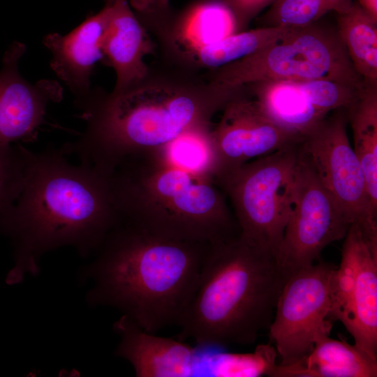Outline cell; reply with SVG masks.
<instances>
[{
  "label": "cell",
  "instance_id": "cell-1",
  "mask_svg": "<svg viewBox=\"0 0 377 377\" xmlns=\"http://www.w3.org/2000/svg\"><path fill=\"white\" fill-rule=\"evenodd\" d=\"M120 221L107 177L70 163L61 147L30 151L24 188L0 221L14 256L6 283L37 273L40 257L52 250L72 246L88 255Z\"/></svg>",
  "mask_w": 377,
  "mask_h": 377
},
{
  "label": "cell",
  "instance_id": "cell-2",
  "mask_svg": "<svg viewBox=\"0 0 377 377\" xmlns=\"http://www.w3.org/2000/svg\"><path fill=\"white\" fill-rule=\"evenodd\" d=\"M239 92L172 66L161 73L149 69L145 78L124 90L93 91L79 108L84 131L61 147L66 156L109 175L136 150L165 146L187 129L206 124Z\"/></svg>",
  "mask_w": 377,
  "mask_h": 377
},
{
  "label": "cell",
  "instance_id": "cell-3",
  "mask_svg": "<svg viewBox=\"0 0 377 377\" xmlns=\"http://www.w3.org/2000/svg\"><path fill=\"white\" fill-rule=\"evenodd\" d=\"M210 244L156 235L128 223L108 235L88 269L90 302L114 307L156 334L179 325Z\"/></svg>",
  "mask_w": 377,
  "mask_h": 377
},
{
  "label": "cell",
  "instance_id": "cell-4",
  "mask_svg": "<svg viewBox=\"0 0 377 377\" xmlns=\"http://www.w3.org/2000/svg\"><path fill=\"white\" fill-rule=\"evenodd\" d=\"M286 279L274 255L239 234L210 244L175 338L204 348L254 343L269 329Z\"/></svg>",
  "mask_w": 377,
  "mask_h": 377
},
{
  "label": "cell",
  "instance_id": "cell-5",
  "mask_svg": "<svg viewBox=\"0 0 377 377\" xmlns=\"http://www.w3.org/2000/svg\"><path fill=\"white\" fill-rule=\"evenodd\" d=\"M198 177L167 164L148 181L123 165L113 172L110 182L149 191L154 202L161 205L130 222L149 233L207 244L237 235L220 194Z\"/></svg>",
  "mask_w": 377,
  "mask_h": 377
},
{
  "label": "cell",
  "instance_id": "cell-6",
  "mask_svg": "<svg viewBox=\"0 0 377 377\" xmlns=\"http://www.w3.org/2000/svg\"><path fill=\"white\" fill-rule=\"evenodd\" d=\"M320 20L292 27L283 38L208 71L205 76L214 84L235 89L266 80L320 78L361 89L363 80L355 70L337 28Z\"/></svg>",
  "mask_w": 377,
  "mask_h": 377
},
{
  "label": "cell",
  "instance_id": "cell-7",
  "mask_svg": "<svg viewBox=\"0 0 377 377\" xmlns=\"http://www.w3.org/2000/svg\"><path fill=\"white\" fill-rule=\"evenodd\" d=\"M301 142L217 175L232 202L239 236L276 257L291 209Z\"/></svg>",
  "mask_w": 377,
  "mask_h": 377
},
{
  "label": "cell",
  "instance_id": "cell-8",
  "mask_svg": "<svg viewBox=\"0 0 377 377\" xmlns=\"http://www.w3.org/2000/svg\"><path fill=\"white\" fill-rule=\"evenodd\" d=\"M347 123L346 109L334 110L302 138L301 147L348 223L357 225L367 239L377 245V214L369 204Z\"/></svg>",
  "mask_w": 377,
  "mask_h": 377
},
{
  "label": "cell",
  "instance_id": "cell-9",
  "mask_svg": "<svg viewBox=\"0 0 377 377\" xmlns=\"http://www.w3.org/2000/svg\"><path fill=\"white\" fill-rule=\"evenodd\" d=\"M336 267L319 261L293 272L286 279L268 329L280 365L302 359L320 338L329 335L330 283Z\"/></svg>",
  "mask_w": 377,
  "mask_h": 377
},
{
  "label": "cell",
  "instance_id": "cell-10",
  "mask_svg": "<svg viewBox=\"0 0 377 377\" xmlns=\"http://www.w3.org/2000/svg\"><path fill=\"white\" fill-rule=\"evenodd\" d=\"M349 226L301 147L290 213L276 254L285 277L314 264L326 246L344 238Z\"/></svg>",
  "mask_w": 377,
  "mask_h": 377
},
{
  "label": "cell",
  "instance_id": "cell-11",
  "mask_svg": "<svg viewBox=\"0 0 377 377\" xmlns=\"http://www.w3.org/2000/svg\"><path fill=\"white\" fill-rule=\"evenodd\" d=\"M223 108L221 119L211 132L216 175L302 140L276 124L255 99L250 100L239 94Z\"/></svg>",
  "mask_w": 377,
  "mask_h": 377
},
{
  "label": "cell",
  "instance_id": "cell-12",
  "mask_svg": "<svg viewBox=\"0 0 377 377\" xmlns=\"http://www.w3.org/2000/svg\"><path fill=\"white\" fill-rule=\"evenodd\" d=\"M25 45L13 43L5 52L0 71V146L31 140L45 120L47 105L62 98L55 80L31 84L18 71Z\"/></svg>",
  "mask_w": 377,
  "mask_h": 377
},
{
  "label": "cell",
  "instance_id": "cell-13",
  "mask_svg": "<svg viewBox=\"0 0 377 377\" xmlns=\"http://www.w3.org/2000/svg\"><path fill=\"white\" fill-rule=\"evenodd\" d=\"M108 17L104 6L68 34L52 33L43 39L52 55V70L73 92L78 108L92 94L90 77L96 64L103 59L102 39Z\"/></svg>",
  "mask_w": 377,
  "mask_h": 377
},
{
  "label": "cell",
  "instance_id": "cell-14",
  "mask_svg": "<svg viewBox=\"0 0 377 377\" xmlns=\"http://www.w3.org/2000/svg\"><path fill=\"white\" fill-rule=\"evenodd\" d=\"M108 17L102 39L103 61L116 73L112 91L124 90L147 77L144 58L156 43L133 12L128 0H105Z\"/></svg>",
  "mask_w": 377,
  "mask_h": 377
},
{
  "label": "cell",
  "instance_id": "cell-15",
  "mask_svg": "<svg viewBox=\"0 0 377 377\" xmlns=\"http://www.w3.org/2000/svg\"><path fill=\"white\" fill-rule=\"evenodd\" d=\"M121 337L116 355L127 360L139 377H179L193 374L194 347L177 338L148 332L122 315L114 324Z\"/></svg>",
  "mask_w": 377,
  "mask_h": 377
},
{
  "label": "cell",
  "instance_id": "cell-16",
  "mask_svg": "<svg viewBox=\"0 0 377 377\" xmlns=\"http://www.w3.org/2000/svg\"><path fill=\"white\" fill-rule=\"evenodd\" d=\"M269 376L280 377H376L377 360L355 344L320 338L311 351L299 361L289 364H274Z\"/></svg>",
  "mask_w": 377,
  "mask_h": 377
},
{
  "label": "cell",
  "instance_id": "cell-17",
  "mask_svg": "<svg viewBox=\"0 0 377 377\" xmlns=\"http://www.w3.org/2000/svg\"><path fill=\"white\" fill-rule=\"evenodd\" d=\"M246 86L271 119L302 138L327 115L310 103L294 80H266Z\"/></svg>",
  "mask_w": 377,
  "mask_h": 377
},
{
  "label": "cell",
  "instance_id": "cell-18",
  "mask_svg": "<svg viewBox=\"0 0 377 377\" xmlns=\"http://www.w3.org/2000/svg\"><path fill=\"white\" fill-rule=\"evenodd\" d=\"M354 344L377 360V247L368 245L341 321Z\"/></svg>",
  "mask_w": 377,
  "mask_h": 377
},
{
  "label": "cell",
  "instance_id": "cell-19",
  "mask_svg": "<svg viewBox=\"0 0 377 377\" xmlns=\"http://www.w3.org/2000/svg\"><path fill=\"white\" fill-rule=\"evenodd\" d=\"M346 114L369 204L377 214V84L364 82L357 98L346 109Z\"/></svg>",
  "mask_w": 377,
  "mask_h": 377
},
{
  "label": "cell",
  "instance_id": "cell-20",
  "mask_svg": "<svg viewBox=\"0 0 377 377\" xmlns=\"http://www.w3.org/2000/svg\"><path fill=\"white\" fill-rule=\"evenodd\" d=\"M337 30L356 72L365 83L377 84V21L357 2L337 14Z\"/></svg>",
  "mask_w": 377,
  "mask_h": 377
},
{
  "label": "cell",
  "instance_id": "cell-21",
  "mask_svg": "<svg viewBox=\"0 0 377 377\" xmlns=\"http://www.w3.org/2000/svg\"><path fill=\"white\" fill-rule=\"evenodd\" d=\"M292 27H261L230 35L199 50L192 57L188 71H208L239 60L283 38Z\"/></svg>",
  "mask_w": 377,
  "mask_h": 377
},
{
  "label": "cell",
  "instance_id": "cell-22",
  "mask_svg": "<svg viewBox=\"0 0 377 377\" xmlns=\"http://www.w3.org/2000/svg\"><path fill=\"white\" fill-rule=\"evenodd\" d=\"M206 124L193 126L163 146L167 164L200 176L216 170V156L211 132Z\"/></svg>",
  "mask_w": 377,
  "mask_h": 377
},
{
  "label": "cell",
  "instance_id": "cell-23",
  "mask_svg": "<svg viewBox=\"0 0 377 377\" xmlns=\"http://www.w3.org/2000/svg\"><path fill=\"white\" fill-rule=\"evenodd\" d=\"M355 0H276L261 17L263 27H301L320 20L325 14L348 11Z\"/></svg>",
  "mask_w": 377,
  "mask_h": 377
},
{
  "label": "cell",
  "instance_id": "cell-24",
  "mask_svg": "<svg viewBox=\"0 0 377 377\" xmlns=\"http://www.w3.org/2000/svg\"><path fill=\"white\" fill-rule=\"evenodd\" d=\"M29 151L19 143L0 146V221L24 188Z\"/></svg>",
  "mask_w": 377,
  "mask_h": 377
},
{
  "label": "cell",
  "instance_id": "cell-25",
  "mask_svg": "<svg viewBox=\"0 0 377 377\" xmlns=\"http://www.w3.org/2000/svg\"><path fill=\"white\" fill-rule=\"evenodd\" d=\"M318 110L331 111L350 107L361 89L327 79L294 80Z\"/></svg>",
  "mask_w": 377,
  "mask_h": 377
},
{
  "label": "cell",
  "instance_id": "cell-26",
  "mask_svg": "<svg viewBox=\"0 0 377 377\" xmlns=\"http://www.w3.org/2000/svg\"><path fill=\"white\" fill-rule=\"evenodd\" d=\"M232 13L237 32L245 31L249 23L263 10L276 0H223Z\"/></svg>",
  "mask_w": 377,
  "mask_h": 377
},
{
  "label": "cell",
  "instance_id": "cell-27",
  "mask_svg": "<svg viewBox=\"0 0 377 377\" xmlns=\"http://www.w3.org/2000/svg\"><path fill=\"white\" fill-rule=\"evenodd\" d=\"M360 6L376 21H377V0H357Z\"/></svg>",
  "mask_w": 377,
  "mask_h": 377
}]
</instances>
